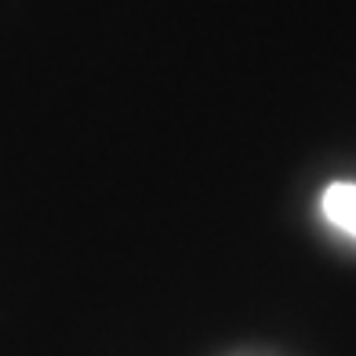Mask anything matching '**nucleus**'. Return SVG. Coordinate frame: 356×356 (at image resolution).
I'll list each match as a JSON object with an SVG mask.
<instances>
[{
    "label": "nucleus",
    "mask_w": 356,
    "mask_h": 356,
    "mask_svg": "<svg viewBox=\"0 0 356 356\" xmlns=\"http://www.w3.org/2000/svg\"><path fill=\"white\" fill-rule=\"evenodd\" d=\"M323 215L342 233L356 236V182H331L323 193Z\"/></svg>",
    "instance_id": "nucleus-1"
}]
</instances>
